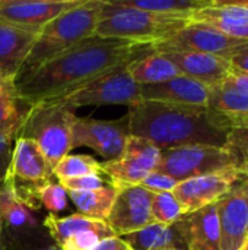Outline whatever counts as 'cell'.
Wrapping results in <instances>:
<instances>
[{
    "label": "cell",
    "mask_w": 248,
    "mask_h": 250,
    "mask_svg": "<svg viewBox=\"0 0 248 250\" xmlns=\"http://www.w3.org/2000/svg\"><path fill=\"white\" fill-rule=\"evenodd\" d=\"M148 48L130 41L89 37L37 70L18 78L15 82L19 100L29 108L41 101L66 95L127 64Z\"/></svg>",
    "instance_id": "cell-1"
},
{
    "label": "cell",
    "mask_w": 248,
    "mask_h": 250,
    "mask_svg": "<svg viewBox=\"0 0 248 250\" xmlns=\"http://www.w3.org/2000/svg\"><path fill=\"white\" fill-rule=\"evenodd\" d=\"M126 117L132 136L146 139L159 149L186 145L225 148L232 130L231 122L209 107L142 100L129 107Z\"/></svg>",
    "instance_id": "cell-2"
},
{
    "label": "cell",
    "mask_w": 248,
    "mask_h": 250,
    "mask_svg": "<svg viewBox=\"0 0 248 250\" xmlns=\"http://www.w3.org/2000/svg\"><path fill=\"white\" fill-rule=\"evenodd\" d=\"M191 15H164L123 6L117 0H105L95 37L130 41L151 47L161 42L190 22Z\"/></svg>",
    "instance_id": "cell-3"
},
{
    "label": "cell",
    "mask_w": 248,
    "mask_h": 250,
    "mask_svg": "<svg viewBox=\"0 0 248 250\" xmlns=\"http://www.w3.org/2000/svg\"><path fill=\"white\" fill-rule=\"evenodd\" d=\"M104 6L105 0H85L80 6L48 22L39 31L18 78L37 70L83 40L94 37Z\"/></svg>",
    "instance_id": "cell-4"
},
{
    "label": "cell",
    "mask_w": 248,
    "mask_h": 250,
    "mask_svg": "<svg viewBox=\"0 0 248 250\" xmlns=\"http://www.w3.org/2000/svg\"><path fill=\"white\" fill-rule=\"evenodd\" d=\"M75 110L41 101L28 108L16 138L35 142L51 168L72 151V129L76 120Z\"/></svg>",
    "instance_id": "cell-5"
},
{
    "label": "cell",
    "mask_w": 248,
    "mask_h": 250,
    "mask_svg": "<svg viewBox=\"0 0 248 250\" xmlns=\"http://www.w3.org/2000/svg\"><path fill=\"white\" fill-rule=\"evenodd\" d=\"M53 168L38 145L29 139L16 138L3 180V186L15 201L29 211H38L41 190L53 182Z\"/></svg>",
    "instance_id": "cell-6"
},
{
    "label": "cell",
    "mask_w": 248,
    "mask_h": 250,
    "mask_svg": "<svg viewBox=\"0 0 248 250\" xmlns=\"http://www.w3.org/2000/svg\"><path fill=\"white\" fill-rule=\"evenodd\" d=\"M72 110L86 105H133L142 101L140 85H137L126 70V64L117 67L82 86L77 89L47 100Z\"/></svg>",
    "instance_id": "cell-7"
},
{
    "label": "cell",
    "mask_w": 248,
    "mask_h": 250,
    "mask_svg": "<svg viewBox=\"0 0 248 250\" xmlns=\"http://www.w3.org/2000/svg\"><path fill=\"white\" fill-rule=\"evenodd\" d=\"M234 170V163L225 148L208 145H186L162 149L156 171L164 173L174 180L189 179Z\"/></svg>",
    "instance_id": "cell-8"
},
{
    "label": "cell",
    "mask_w": 248,
    "mask_h": 250,
    "mask_svg": "<svg viewBox=\"0 0 248 250\" xmlns=\"http://www.w3.org/2000/svg\"><path fill=\"white\" fill-rule=\"evenodd\" d=\"M248 47V41L237 40L222 34L221 31L199 22H189L172 37L151 45L155 53L167 51H190L219 56L229 60L237 53Z\"/></svg>",
    "instance_id": "cell-9"
},
{
    "label": "cell",
    "mask_w": 248,
    "mask_h": 250,
    "mask_svg": "<svg viewBox=\"0 0 248 250\" xmlns=\"http://www.w3.org/2000/svg\"><path fill=\"white\" fill-rule=\"evenodd\" d=\"M161 152L162 149L152 142L130 135L121 155L113 161L101 163V170L102 174L108 176L113 188L136 186L156 171Z\"/></svg>",
    "instance_id": "cell-10"
},
{
    "label": "cell",
    "mask_w": 248,
    "mask_h": 250,
    "mask_svg": "<svg viewBox=\"0 0 248 250\" xmlns=\"http://www.w3.org/2000/svg\"><path fill=\"white\" fill-rule=\"evenodd\" d=\"M129 136L130 132L126 116L120 120L77 117L72 129V149L86 146L105 161H113L121 155Z\"/></svg>",
    "instance_id": "cell-11"
},
{
    "label": "cell",
    "mask_w": 248,
    "mask_h": 250,
    "mask_svg": "<svg viewBox=\"0 0 248 250\" xmlns=\"http://www.w3.org/2000/svg\"><path fill=\"white\" fill-rule=\"evenodd\" d=\"M114 189L117 190V195L105 220L114 236L124 237L153 224L151 211L152 192L146 190L140 185Z\"/></svg>",
    "instance_id": "cell-12"
},
{
    "label": "cell",
    "mask_w": 248,
    "mask_h": 250,
    "mask_svg": "<svg viewBox=\"0 0 248 250\" xmlns=\"http://www.w3.org/2000/svg\"><path fill=\"white\" fill-rule=\"evenodd\" d=\"M85 0H0V23L39 32L57 16Z\"/></svg>",
    "instance_id": "cell-13"
},
{
    "label": "cell",
    "mask_w": 248,
    "mask_h": 250,
    "mask_svg": "<svg viewBox=\"0 0 248 250\" xmlns=\"http://www.w3.org/2000/svg\"><path fill=\"white\" fill-rule=\"evenodd\" d=\"M238 174L240 173L235 170H225L215 174L189 179L180 182L172 190V195L181 205L184 214H190L215 204L219 198L228 193Z\"/></svg>",
    "instance_id": "cell-14"
},
{
    "label": "cell",
    "mask_w": 248,
    "mask_h": 250,
    "mask_svg": "<svg viewBox=\"0 0 248 250\" xmlns=\"http://www.w3.org/2000/svg\"><path fill=\"white\" fill-rule=\"evenodd\" d=\"M219 220L221 250H241L248 239V205L244 196L231 186L215 202Z\"/></svg>",
    "instance_id": "cell-15"
},
{
    "label": "cell",
    "mask_w": 248,
    "mask_h": 250,
    "mask_svg": "<svg viewBox=\"0 0 248 250\" xmlns=\"http://www.w3.org/2000/svg\"><path fill=\"white\" fill-rule=\"evenodd\" d=\"M140 95L145 101L174 105L208 107L209 86L189 76L178 75L161 83L140 85Z\"/></svg>",
    "instance_id": "cell-16"
},
{
    "label": "cell",
    "mask_w": 248,
    "mask_h": 250,
    "mask_svg": "<svg viewBox=\"0 0 248 250\" xmlns=\"http://www.w3.org/2000/svg\"><path fill=\"white\" fill-rule=\"evenodd\" d=\"M161 54H164L181 75L196 79L209 88L221 85L232 72L229 60L213 54L190 51H167Z\"/></svg>",
    "instance_id": "cell-17"
},
{
    "label": "cell",
    "mask_w": 248,
    "mask_h": 250,
    "mask_svg": "<svg viewBox=\"0 0 248 250\" xmlns=\"http://www.w3.org/2000/svg\"><path fill=\"white\" fill-rule=\"evenodd\" d=\"M175 224L189 250H221L219 220L215 204L184 214Z\"/></svg>",
    "instance_id": "cell-18"
},
{
    "label": "cell",
    "mask_w": 248,
    "mask_h": 250,
    "mask_svg": "<svg viewBox=\"0 0 248 250\" xmlns=\"http://www.w3.org/2000/svg\"><path fill=\"white\" fill-rule=\"evenodd\" d=\"M38 34L0 23V79L16 81Z\"/></svg>",
    "instance_id": "cell-19"
},
{
    "label": "cell",
    "mask_w": 248,
    "mask_h": 250,
    "mask_svg": "<svg viewBox=\"0 0 248 250\" xmlns=\"http://www.w3.org/2000/svg\"><path fill=\"white\" fill-rule=\"evenodd\" d=\"M208 107L225 116L232 129L248 127V92L235 86L229 76L221 85L209 88Z\"/></svg>",
    "instance_id": "cell-20"
},
{
    "label": "cell",
    "mask_w": 248,
    "mask_h": 250,
    "mask_svg": "<svg viewBox=\"0 0 248 250\" xmlns=\"http://www.w3.org/2000/svg\"><path fill=\"white\" fill-rule=\"evenodd\" d=\"M126 70L137 85L161 83L181 75L164 54L152 51L151 47L132 59L126 64Z\"/></svg>",
    "instance_id": "cell-21"
},
{
    "label": "cell",
    "mask_w": 248,
    "mask_h": 250,
    "mask_svg": "<svg viewBox=\"0 0 248 250\" xmlns=\"http://www.w3.org/2000/svg\"><path fill=\"white\" fill-rule=\"evenodd\" d=\"M121 239L133 250H189L175 223L172 226L153 223Z\"/></svg>",
    "instance_id": "cell-22"
},
{
    "label": "cell",
    "mask_w": 248,
    "mask_h": 250,
    "mask_svg": "<svg viewBox=\"0 0 248 250\" xmlns=\"http://www.w3.org/2000/svg\"><path fill=\"white\" fill-rule=\"evenodd\" d=\"M44 227L47 229L50 237L54 240L57 248H60L61 243L70 236L82 231H96L104 234L105 237H114L113 230L108 227L105 221L89 218L79 212L67 217H57L54 214H50L44 220Z\"/></svg>",
    "instance_id": "cell-23"
},
{
    "label": "cell",
    "mask_w": 248,
    "mask_h": 250,
    "mask_svg": "<svg viewBox=\"0 0 248 250\" xmlns=\"http://www.w3.org/2000/svg\"><path fill=\"white\" fill-rule=\"evenodd\" d=\"M67 195L72 199V202L76 205V208L79 209V214L89 217V218L105 221L114 204L117 190L110 185V186H104L95 190L67 192Z\"/></svg>",
    "instance_id": "cell-24"
},
{
    "label": "cell",
    "mask_w": 248,
    "mask_h": 250,
    "mask_svg": "<svg viewBox=\"0 0 248 250\" xmlns=\"http://www.w3.org/2000/svg\"><path fill=\"white\" fill-rule=\"evenodd\" d=\"M15 79H0V132L16 138L26 111L20 110Z\"/></svg>",
    "instance_id": "cell-25"
},
{
    "label": "cell",
    "mask_w": 248,
    "mask_h": 250,
    "mask_svg": "<svg viewBox=\"0 0 248 250\" xmlns=\"http://www.w3.org/2000/svg\"><path fill=\"white\" fill-rule=\"evenodd\" d=\"M123 6L164 13V15H193L212 4V0H117Z\"/></svg>",
    "instance_id": "cell-26"
},
{
    "label": "cell",
    "mask_w": 248,
    "mask_h": 250,
    "mask_svg": "<svg viewBox=\"0 0 248 250\" xmlns=\"http://www.w3.org/2000/svg\"><path fill=\"white\" fill-rule=\"evenodd\" d=\"M101 163L91 155L69 154L61 158L53 168V176L57 180L83 177V176H101Z\"/></svg>",
    "instance_id": "cell-27"
},
{
    "label": "cell",
    "mask_w": 248,
    "mask_h": 250,
    "mask_svg": "<svg viewBox=\"0 0 248 250\" xmlns=\"http://www.w3.org/2000/svg\"><path fill=\"white\" fill-rule=\"evenodd\" d=\"M0 221L3 227L9 226L16 229H26L37 226V220L32 217V211L15 201V198L6 190L3 185L0 186Z\"/></svg>",
    "instance_id": "cell-28"
},
{
    "label": "cell",
    "mask_w": 248,
    "mask_h": 250,
    "mask_svg": "<svg viewBox=\"0 0 248 250\" xmlns=\"http://www.w3.org/2000/svg\"><path fill=\"white\" fill-rule=\"evenodd\" d=\"M151 211L153 217V223L162 226H172L177 223L183 215L184 211L172 192H162L153 193L151 202Z\"/></svg>",
    "instance_id": "cell-29"
},
{
    "label": "cell",
    "mask_w": 248,
    "mask_h": 250,
    "mask_svg": "<svg viewBox=\"0 0 248 250\" xmlns=\"http://www.w3.org/2000/svg\"><path fill=\"white\" fill-rule=\"evenodd\" d=\"M197 15L210 16V18H221L234 22H244L248 23V0L240 1H222V0H212V4L197 10Z\"/></svg>",
    "instance_id": "cell-30"
},
{
    "label": "cell",
    "mask_w": 248,
    "mask_h": 250,
    "mask_svg": "<svg viewBox=\"0 0 248 250\" xmlns=\"http://www.w3.org/2000/svg\"><path fill=\"white\" fill-rule=\"evenodd\" d=\"M225 149L229 152L234 170L248 174V127H235L229 132Z\"/></svg>",
    "instance_id": "cell-31"
},
{
    "label": "cell",
    "mask_w": 248,
    "mask_h": 250,
    "mask_svg": "<svg viewBox=\"0 0 248 250\" xmlns=\"http://www.w3.org/2000/svg\"><path fill=\"white\" fill-rule=\"evenodd\" d=\"M39 202L41 207H44L47 211L53 214L64 211L67 207V192L58 183L51 182L41 190Z\"/></svg>",
    "instance_id": "cell-32"
},
{
    "label": "cell",
    "mask_w": 248,
    "mask_h": 250,
    "mask_svg": "<svg viewBox=\"0 0 248 250\" xmlns=\"http://www.w3.org/2000/svg\"><path fill=\"white\" fill-rule=\"evenodd\" d=\"M105 237L101 233L96 231H82L70 236L66 239L61 246L58 248L60 250H94Z\"/></svg>",
    "instance_id": "cell-33"
},
{
    "label": "cell",
    "mask_w": 248,
    "mask_h": 250,
    "mask_svg": "<svg viewBox=\"0 0 248 250\" xmlns=\"http://www.w3.org/2000/svg\"><path fill=\"white\" fill-rule=\"evenodd\" d=\"M58 185L66 192H86V190H95L104 188L105 182L101 176H83V177L58 180Z\"/></svg>",
    "instance_id": "cell-34"
},
{
    "label": "cell",
    "mask_w": 248,
    "mask_h": 250,
    "mask_svg": "<svg viewBox=\"0 0 248 250\" xmlns=\"http://www.w3.org/2000/svg\"><path fill=\"white\" fill-rule=\"evenodd\" d=\"M178 182L174 180L172 177L159 173V171H153L151 173L142 183L140 186L145 188L146 190L152 192V193H162V192H172L177 188Z\"/></svg>",
    "instance_id": "cell-35"
},
{
    "label": "cell",
    "mask_w": 248,
    "mask_h": 250,
    "mask_svg": "<svg viewBox=\"0 0 248 250\" xmlns=\"http://www.w3.org/2000/svg\"><path fill=\"white\" fill-rule=\"evenodd\" d=\"M15 139L16 138L13 135L0 132V186L3 185L7 167H9V163H10V158H12Z\"/></svg>",
    "instance_id": "cell-36"
},
{
    "label": "cell",
    "mask_w": 248,
    "mask_h": 250,
    "mask_svg": "<svg viewBox=\"0 0 248 250\" xmlns=\"http://www.w3.org/2000/svg\"><path fill=\"white\" fill-rule=\"evenodd\" d=\"M94 250H133L127 242H124V239L121 237H108V239H104L96 248Z\"/></svg>",
    "instance_id": "cell-37"
},
{
    "label": "cell",
    "mask_w": 248,
    "mask_h": 250,
    "mask_svg": "<svg viewBox=\"0 0 248 250\" xmlns=\"http://www.w3.org/2000/svg\"><path fill=\"white\" fill-rule=\"evenodd\" d=\"M231 67L235 72L240 73H247L248 75V47H246L244 50H241L240 53H237L234 57L229 59Z\"/></svg>",
    "instance_id": "cell-38"
},
{
    "label": "cell",
    "mask_w": 248,
    "mask_h": 250,
    "mask_svg": "<svg viewBox=\"0 0 248 250\" xmlns=\"http://www.w3.org/2000/svg\"><path fill=\"white\" fill-rule=\"evenodd\" d=\"M232 188L237 189L244 196V199H246V202H247L248 205V174H241L240 173L238 177H237V180L234 182Z\"/></svg>",
    "instance_id": "cell-39"
},
{
    "label": "cell",
    "mask_w": 248,
    "mask_h": 250,
    "mask_svg": "<svg viewBox=\"0 0 248 250\" xmlns=\"http://www.w3.org/2000/svg\"><path fill=\"white\" fill-rule=\"evenodd\" d=\"M229 81H231L235 86H238V88H241V89H244V91H247L248 92L247 73H240V72L232 70V72H231V75H229Z\"/></svg>",
    "instance_id": "cell-40"
},
{
    "label": "cell",
    "mask_w": 248,
    "mask_h": 250,
    "mask_svg": "<svg viewBox=\"0 0 248 250\" xmlns=\"http://www.w3.org/2000/svg\"><path fill=\"white\" fill-rule=\"evenodd\" d=\"M3 231H4V227L0 221V250H4V243H3Z\"/></svg>",
    "instance_id": "cell-41"
},
{
    "label": "cell",
    "mask_w": 248,
    "mask_h": 250,
    "mask_svg": "<svg viewBox=\"0 0 248 250\" xmlns=\"http://www.w3.org/2000/svg\"><path fill=\"white\" fill-rule=\"evenodd\" d=\"M29 250H60L56 245L54 246H42V248H34V249H29Z\"/></svg>",
    "instance_id": "cell-42"
},
{
    "label": "cell",
    "mask_w": 248,
    "mask_h": 250,
    "mask_svg": "<svg viewBox=\"0 0 248 250\" xmlns=\"http://www.w3.org/2000/svg\"><path fill=\"white\" fill-rule=\"evenodd\" d=\"M241 250H248V239H247V242L244 243V246H243V249Z\"/></svg>",
    "instance_id": "cell-43"
}]
</instances>
